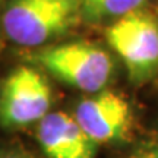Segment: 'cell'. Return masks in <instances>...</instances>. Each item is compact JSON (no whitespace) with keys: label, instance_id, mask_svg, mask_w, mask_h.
Instances as JSON below:
<instances>
[{"label":"cell","instance_id":"cell-1","mask_svg":"<svg viewBox=\"0 0 158 158\" xmlns=\"http://www.w3.org/2000/svg\"><path fill=\"white\" fill-rule=\"evenodd\" d=\"M79 22V0H5L2 34L13 44L34 50L51 44Z\"/></svg>","mask_w":158,"mask_h":158},{"label":"cell","instance_id":"cell-2","mask_svg":"<svg viewBox=\"0 0 158 158\" xmlns=\"http://www.w3.org/2000/svg\"><path fill=\"white\" fill-rule=\"evenodd\" d=\"M28 62L72 88L95 94L106 89L114 72L111 54L89 41H69L34 48Z\"/></svg>","mask_w":158,"mask_h":158},{"label":"cell","instance_id":"cell-3","mask_svg":"<svg viewBox=\"0 0 158 158\" xmlns=\"http://www.w3.org/2000/svg\"><path fill=\"white\" fill-rule=\"evenodd\" d=\"M108 45L123 62L130 81L142 84L158 72V18L145 9L110 22Z\"/></svg>","mask_w":158,"mask_h":158},{"label":"cell","instance_id":"cell-4","mask_svg":"<svg viewBox=\"0 0 158 158\" xmlns=\"http://www.w3.org/2000/svg\"><path fill=\"white\" fill-rule=\"evenodd\" d=\"M50 84L34 64H21L7 75L0 92V120L6 126H28L50 113Z\"/></svg>","mask_w":158,"mask_h":158},{"label":"cell","instance_id":"cell-5","mask_svg":"<svg viewBox=\"0 0 158 158\" xmlns=\"http://www.w3.org/2000/svg\"><path fill=\"white\" fill-rule=\"evenodd\" d=\"M75 120L95 143L123 139L132 124V110L122 94L102 89L76 106Z\"/></svg>","mask_w":158,"mask_h":158},{"label":"cell","instance_id":"cell-6","mask_svg":"<svg viewBox=\"0 0 158 158\" xmlns=\"http://www.w3.org/2000/svg\"><path fill=\"white\" fill-rule=\"evenodd\" d=\"M37 136L48 158H94L97 143L68 113L56 111L44 116L38 122Z\"/></svg>","mask_w":158,"mask_h":158},{"label":"cell","instance_id":"cell-7","mask_svg":"<svg viewBox=\"0 0 158 158\" xmlns=\"http://www.w3.org/2000/svg\"><path fill=\"white\" fill-rule=\"evenodd\" d=\"M148 0H79L81 18L86 23L113 22L127 13L143 9Z\"/></svg>","mask_w":158,"mask_h":158},{"label":"cell","instance_id":"cell-8","mask_svg":"<svg viewBox=\"0 0 158 158\" xmlns=\"http://www.w3.org/2000/svg\"><path fill=\"white\" fill-rule=\"evenodd\" d=\"M130 158H158V149H148L130 155Z\"/></svg>","mask_w":158,"mask_h":158},{"label":"cell","instance_id":"cell-9","mask_svg":"<svg viewBox=\"0 0 158 158\" xmlns=\"http://www.w3.org/2000/svg\"><path fill=\"white\" fill-rule=\"evenodd\" d=\"M2 158H31L29 155H25V154H21V152H9L3 155Z\"/></svg>","mask_w":158,"mask_h":158},{"label":"cell","instance_id":"cell-10","mask_svg":"<svg viewBox=\"0 0 158 158\" xmlns=\"http://www.w3.org/2000/svg\"><path fill=\"white\" fill-rule=\"evenodd\" d=\"M3 6H5V0H0V31H2V12H3Z\"/></svg>","mask_w":158,"mask_h":158},{"label":"cell","instance_id":"cell-11","mask_svg":"<svg viewBox=\"0 0 158 158\" xmlns=\"http://www.w3.org/2000/svg\"><path fill=\"white\" fill-rule=\"evenodd\" d=\"M157 149H158V147H157Z\"/></svg>","mask_w":158,"mask_h":158}]
</instances>
